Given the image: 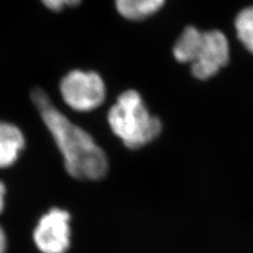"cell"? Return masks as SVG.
I'll return each instance as SVG.
<instances>
[{
    "label": "cell",
    "instance_id": "cell-1",
    "mask_svg": "<svg viewBox=\"0 0 253 253\" xmlns=\"http://www.w3.org/2000/svg\"><path fill=\"white\" fill-rule=\"evenodd\" d=\"M32 100L59 149L70 175L81 180L104 178L109 170L108 157L90 134L61 113L43 90L32 92Z\"/></svg>",
    "mask_w": 253,
    "mask_h": 253
},
{
    "label": "cell",
    "instance_id": "cell-2",
    "mask_svg": "<svg viewBox=\"0 0 253 253\" xmlns=\"http://www.w3.org/2000/svg\"><path fill=\"white\" fill-rule=\"evenodd\" d=\"M111 130L129 149L150 144L162 132V123L149 112L140 94L126 90L118 96L108 113Z\"/></svg>",
    "mask_w": 253,
    "mask_h": 253
},
{
    "label": "cell",
    "instance_id": "cell-3",
    "mask_svg": "<svg viewBox=\"0 0 253 253\" xmlns=\"http://www.w3.org/2000/svg\"><path fill=\"white\" fill-rule=\"evenodd\" d=\"M59 90L65 104L77 112H89L106 99V84L95 71L72 70L62 77Z\"/></svg>",
    "mask_w": 253,
    "mask_h": 253
},
{
    "label": "cell",
    "instance_id": "cell-4",
    "mask_svg": "<svg viewBox=\"0 0 253 253\" xmlns=\"http://www.w3.org/2000/svg\"><path fill=\"white\" fill-rule=\"evenodd\" d=\"M229 56L230 46L223 32L205 31L199 51L191 63V72L197 79L206 81L216 75L227 65Z\"/></svg>",
    "mask_w": 253,
    "mask_h": 253
},
{
    "label": "cell",
    "instance_id": "cell-5",
    "mask_svg": "<svg viewBox=\"0 0 253 253\" xmlns=\"http://www.w3.org/2000/svg\"><path fill=\"white\" fill-rule=\"evenodd\" d=\"M71 216L59 208L47 211L39 219L33 233L36 247L42 253H66L70 248Z\"/></svg>",
    "mask_w": 253,
    "mask_h": 253
},
{
    "label": "cell",
    "instance_id": "cell-6",
    "mask_svg": "<svg viewBox=\"0 0 253 253\" xmlns=\"http://www.w3.org/2000/svg\"><path fill=\"white\" fill-rule=\"evenodd\" d=\"M25 145V136L17 126L0 122V169L9 168L17 162Z\"/></svg>",
    "mask_w": 253,
    "mask_h": 253
},
{
    "label": "cell",
    "instance_id": "cell-7",
    "mask_svg": "<svg viewBox=\"0 0 253 253\" xmlns=\"http://www.w3.org/2000/svg\"><path fill=\"white\" fill-rule=\"evenodd\" d=\"M166 0H114L117 13L130 21H142L160 12Z\"/></svg>",
    "mask_w": 253,
    "mask_h": 253
},
{
    "label": "cell",
    "instance_id": "cell-8",
    "mask_svg": "<svg viewBox=\"0 0 253 253\" xmlns=\"http://www.w3.org/2000/svg\"><path fill=\"white\" fill-rule=\"evenodd\" d=\"M203 32L195 27H187L181 32L173 46V56L181 63H190L194 60L202 42Z\"/></svg>",
    "mask_w": 253,
    "mask_h": 253
},
{
    "label": "cell",
    "instance_id": "cell-9",
    "mask_svg": "<svg viewBox=\"0 0 253 253\" xmlns=\"http://www.w3.org/2000/svg\"><path fill=\"white\" fill-rule=\"evenodd\" d=\"M234 27L239 41L253 53V5L245 7L236 15Z\"/></svg>",
    "mask_w": 253,
    "mask_h": 253
},
{
    "label": "cell",
    "instance_id": "cell-10",
    "mask_svg": "<svg viewBox=\"0 0 253 253\" xmlns=\"http://www.w3.org/2000/svg\"><path fill=\"white\" fill-rule=\"evenodd\" d=\"M47 10L53 12H61L68 7H75L83 0H41Z\"/></svg>",
    "mask_w": 253,
    "mask_h": 253
},
{
    "label": "cell",
    "instance_id": "cell-11",
    "mask_svg": "<svg viewBox=\"0 0 253 253\" xmlns=\"http://www.w3.org/2000/svg\"><path fill=\"white\" fill-rule=\"evenodd\" d=\"M6 250V236L3 229L0 226V253H5Z\"/></svg>",
    "mask_w": 253,
    "mask_h": 253
},
{
    "label": "cell",
    "instance_id": "cell-12",
    "mask_svg": "<svg viewBox=\"0 0 253 253\" xmlns=\"http://www.w3.org/2000/svg\"><path fill=\"white\" fill-rule=\"evenodd\" d=\"M5 186L2 183L1 180H0V213L3 211L4 208V196H5Z\"/></svg>",
    "mask_w": 253,
    "mask_h": 253
}]
</instances>
